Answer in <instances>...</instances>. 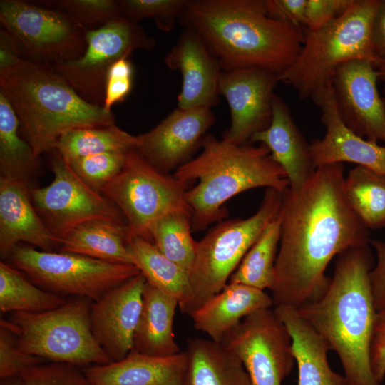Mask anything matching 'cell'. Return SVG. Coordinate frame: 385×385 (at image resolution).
Returning a JSON list of instances; mask_svg holds the SVG:
<instances>
[{
  "label": "cell",
  "instance_id": "40",
  "mask_svg": "<svg viewBox=\"0 0 385 385\" xmlns=\"http://www.w3.org/2000/svg\"><path fill=\"white\" fill-rule=\"evenodd\" d=\"M46 361L21 350L15 333L5 319L0 322V378L18 377L23 372Z\"/></svg>",
  "mask_w": 385,
  "mask_h": 385
},
{
  "label": "cell",
  "instance_id": "31",
  "mask_svg": "<svg viewBox=\"0 0 385 385\" xmlns=\"http://www.w3.org/2000/svg\"><path fill=\"white\" fill-rule=\"evenodd\" d=\"M281 236V217L270 221L231 275L229 283L271 289Z\"/></svg>",
  "mask_w": 385,
  "mask_h": 385
},
{
  "label": "cell",
  "instance_id": "22",
  "mask_svg": "<svg viewBox=\"0 0 385 385\" xmlns=\"http://www.w3.org/2000/svg\"><path fill=\"white\" fill-rule=\"evenodd\" d=\"M266 146L273 160L283 169L294 190H299L316 169L309 145L294 123L285 102L274 96L270 125L255 134L250 143Z\"/></svg>",
  "mask_w": 385,
  "mask_h": 385
},
{
  "label": "cell",
  "instance_id": "43",
  "mask_svg": "<svg viewBox=\"0 0 385 385\" xmlns=\"http://www.w3.org/2000/svg\"><path fill=\"white\" fill-rule=\"evenodd\" d=\"M369 354L373 375L381 384L385 377V297L376 309Z\"/></svg>",
  "mask_w": 385,
  "mask_h": 385
},
{
  "label": "cell",
  "instance_id": "16",
  "mask_svg": "<svg viewBox=\"0 0 385 385\" xmlns=\"http://www.w3.org/2000/svg\"><path fill=\"white\" fill-rule=\"evenodd\" d=\"M378 79L371 61L353 60L337 69L332 87L343 123L362 138L385 143V100L379 93Z\"/></svg>",
  "mask_w": 385,
  "mask_h": 385
},
{
  "label": "cell",
  "instance_id": "37",
  "mask_svg": "<svg viewBox=\"0 0 385 385\" xmlns=\"http://www.w3.org/2000/svg\"><path fill=\"white\" fill-rule=\"evenodd\" d=\"M43 4L65 12L86 31L99 29L123 16L118 1L114 0H57Z\"/></svg>",
  "mask_w": 385,
  "mask_h": 385
},
{
  "label": "cell",
  "instance_id": "50",
  "mask_svg": "<svg viewBox=\"0 0 385 385\" xmlns=\"http://www.w3.org/2000/svg\"></svg>",
  "mask_w": 385,
  "mask_h": 385
},
{
  "label": "cell",
  "instance_id": "30",
  "mask_svg": "<svg viewBox=\"0 0 385 385\" xmlns=\"http://www.w3.org/2000/svg\"><path fill=\"white\" fill-rule=\"evenodd\" d=\"M128 246L134 265L148 283L177 299L179 306L188 299L190 293L189 273L184 268L144 238L136 237Z\"/></svg>",
  "mask_w": 385,
  "mask_h": 385
},
{
  "label": "cell",
  "instance_id": "44",
  "mask_svg": "<svg viewBox=\"0 0 385 385\" xmlns=\"http://www.w3.org/2000/svg\"><path fill=\"white\" fill-rule=\"evenodd\" d=\"M307 0H267V9L271 18L302 28Z\"/></svg>",
  "mask_w": 385,
  "mask_h": 385
},
{
  "label": "cell",
  "instance_id": "35",
  "mask_svg": "<svg viewBox=\"0 0 385 385\" xmlns=\"http://www.w3.org/2000/svg\"><path fill=\"white\" fill-rule=\"evenodd\" d=\"M192 216L185 212H171L155 222L150 229L152 242L158 250L188 273L197 245L192 236Z\"/></svg>",
  "mask_w": 385,
  "mask_h": 385
},
{
  "label": "cell",
  "instance_id": "17",
  "mask_svg": "<svg viewBox=\"0 0 385 385\" xmlns=\"http://www.w3.org/2000/svg\"><path fill=\"white\" fill-rule=\"evenodd\" d=\"M215 123L210 108H177L153 129L136 135L134 150L155 169L169 174L192 159Z\"/></svg>",
  "mask_w": 385,
  "mask_h": 385
},
{
  "label": "cell",
  "instance_id": "34",
  "mask_svg": "<svg viewBox=\"0 0 385 385\" xmlns=\"http://www.w3.org/2000/svg\"><path fill=\"white\" fill-rule=\"evenodd\" d=\"M61 295L33 283L21 271L0 262V310L1 312H43L66 302Z\"/></svg>",
  "mask_w": 385,
  "mask_h": 385
},
{
  "label": "cell",
  "instance_id": "39",
  "mask_svg": "<svg viewBox=\"0 0 385 385\" xmlns=\"http://www.w3.org/2000/svg\"><path fill=\"white\" fill-rule=\"evenodd\" d=\"M19 385H91L84 371L62 362L42 363L18 376Z\"/></svg>",
  "mask_w": 385,
  "mask_h": 385
},
{
  "label": "cell",
  "instance_id": "26",
  "mask_svg": "<svg viewBox=\"0 0 385 385\" xmlns=\"http://www.w3.org/2000/svg\"><path fill=\"white\" fill-rule=\"evenodd\" d=\"M178 307L177 299L146 282L132 351L157 357L170 356L180 352L173 334V322Z\"/></svg>",
  "mask_w": 385,
  "mask_h": 385
},
{
  "label": "cell",
  "instance_id": "19",
  "mask_svg": "<svg viewBox=\"0 0 385 385\" xmlns=\"http://www.w3.org/2000/svg\"><path fill=\"white\" fill-rule=\"evenodd\" d=\"M311 98L320 108L321 120L326 128L324 137L309 145L315 168L346 162L385 174V146L358 135L343 123L337 111L332 85Z\"/></svg>",
  "mask_w": 385,
  "mask_h": 385
},
{
  "label": "cell",
  "instance_id": "1",
  "mask_svg": "<svg viewBox=\"0 0 385 385\" xmlns=\"http://www.w3.org/2000/svg\"><path fill=\"white\" fill-rule=\"evenodd\" d=\"M343 163L318 166L298 190L282 193L281 236L270 289L274 307L297 309L321 298L326 270L344 250L370 243L369 229L344 193Z\"/></svg>",
  "mask_w": 385,
  "mask_h": 385
},
{
  "label": "cell",
  "instance_id": "28",
  "mask_svg": "<svg viewBox=\"0 0 385 385\" xmlns=\"http://www.w3.org/2000/svg\"><path fill=\"white\" fill-rule=\"evenodd\" d=\"M127 224L93 220L77 226L61 240L60 251L113 264L134 265L128 249Z\"/></svg>",
  "mask_w": 385,
  "mask_h": 385
},
{
  "label": "cell",
  "instance_id": "8",
  "mask_svg": "<svg viewBox=\"0 0 385 385\" xmlns=\"http://www.w3.org/2000/svg\"><path fill=\"white\" fill-rule=\"evenodd\" d=\"M88 299L78 297L43 312H13L7 325L24 352L51 362L101 365L110 360L95 339Z\"/></svg>",
  "mask_w": 385,
  "mask_h": 385
},
{
  "label": "cell",
  "instance_id": "47",
  "mask_svg": "<svg viewBox=\"0 0 385 385\" xmlns=\"http://www.w3.org/2000/svg\"><path fill=\"white\" fill-rule=\"evenodd\" d=\"M371 40L373 48L377 58H385V0H381L376 14Z\"/></svg>",
  "mask_w": 385,
  "mask_h": 385
},
{
  "label": "cell",
  "instance_id": "38",
  "mask_svg": "<svg viewBox=\"0 0 385 385\" xmlns=\"http://www.w3.org/2000/svg\"><path fill=\"white\" fill-rule=\"evenodd\" d=\"M188 0H119L121 14L138 23L152 18L161 31H170L180 21Z\"/></svg>",
  "mask_w": 385,
  "mask_h": 385
},
{
  "label": "cell",
  "instance_id": "2",
  "mask_svg": "<svg viewBox=\"0 0 385 385\" xmlns=\"http://www.w3.org/2000/svg\"><path fill=\"white\" fill-rule=\"evenodd\" d=\"M179 21L198 34L222 71L259 68L279 77L304 41L302 28L269 16L267 0H188Z\"/></svg>",
  "mask_w": 385,
  "mask_h": 385
},
{
  "label": "cell",
  "instance_id": "49",
  "mask_svg": "<svg viewBox=\"0 0 385 385\" xmlns=\"http://www.w3.org/2000/svg\"><path fill=\"white\" fill-rule=\"evenodd\" d=\"M0 385H19L18 377L1 379Z\"/></svg>",
  "mask_w": 385,
  "mask_h": 385
},
{
  "label": "cell",
  "instance_id": "20",
  "mask_svg": "<svg viewBox=\"0 0 385 385\" xmlns=\"http://www.w3.org/2000/svg\"><path fill=\"white\" fill-rule=\"evenodd\" d=\"M167 67L180 71L183 84L178 108H210L219 102L220 65L194 30L184 27L176 43L164 59Z\"/></svg>",
  "mask_w": 385,
  "mask_h": 385
},
{
  "label": "cell",
  "instance_id": "45",
  "mask_svg": "<svg viewBox=\"0 0 385 385\" xmlns=\"http://www.w3.org/2000/svg\"><path fill=\"white\" fill-rule=\"evenodd\" d=\"M376 252V262L369 273V279L376 309L385 297V242L371 240Z\"/></svg>",
  "mask_w": 385,
  "mask_h": 385
},
{
  "label": "cell",
  "instance_id": "14",
  "mask_svg": "<svg viewBox=\"0 0 385 385\" xmlns=\"http://www.w3.org/2000/svg\"><path fill=\"white\" fill-rule=\"evenodd\" d=\"M222 344L241 360L252 385H282L295 361L292 337L273 308L243 319Z\"/></svg>",
  "mask_w": 385,
  "mask_h": 385
},
{
  "label": "cell",
  "instance_id": "29",
  "mask_svg": "<svg viewBox=\"0 0 385 385\" xmlns=\"http://www.w3.org/2000/svg\"><path fill=\"white\" fill-rule=\"evenodd\" d=\"M38 158L21 136L17 115L0 90V177L33 188L31 181L38 170Z\"/></svg>",
  "mask_w": 385,
  "mask_h": 385
},
{
  "label": "cell",
  "instance_id": "21",
  "mask_svg": "<svg viewBox=\"0 0 385 385\" xmlns=\"http://www.w3.org/2000/svg\"><path fill=\"white\" fill-rule=\"evenodd\" d=\"M29 189L22 182L0 177V255L4 259L20 242L47 252L60 245L36 210Z\"/></svg>",
  "mask_w": 385,
  "mask_h": 385
},
{
  "label": "cell",
  "instance_id": "18",
  "mask_svg": "<svg viewBox=\"0 0 385 385\" xmlns=\"http://www.w3.org/2000/svg\"><path fill=\"white\" fill-rule=\"evenodd\" d=\"M145 282L140 273L91 303L92 333L111 362L122 360L132 351Z\"/></svg>",
  "mask_w": 385,
  "mask_h": 385
},
{
  "label": "cell",
  "instance_id": "7",
  "mask_svg": "<svg viewBox=\"0 0 385 385\" xmlns=\"http://www.w3.org/2000/svg\"><path fill=\"white\" fill-rule=\"evenodd\" d=\"M282 193L267 188L257 211L245 219L221 220L197 242L189 272L190 293L179 306L190 315L226 285L242 258L281 210Z\"/></svg>",
  "mask_w": 385,
  "mask_h": 385
},
{
  "label": "cell",
  "instance_id": "36",
  "mask_svg": "<svg viewBox=\"0 0 385 385\" xmlns=\"http://www.w3.org/2000/svg\"><path fill=\"white\" fill-rule=\"evenodd\" d=\"M128 152L103 153L67 163L83 183L101 193L105 186L123 168Z\"/></svg>",
  "mask_w": 385,
  "mask_h": 385
},
{
  "label": "cell",
  "instance_id": "10",
  "mask_svg": "<svg viewBox=\"0 0 385 385\" xmlns=\"http://www.w3.org/2000/svg\"><path fill=\"white\" fill-rule=\"evenodd\" d=\"M38 287L58 295L96 301L140 273L134 265L109 263L89 257L17 245L9 257Z\"/></svg>",
  "mask_w": 385,
  "mask_h": 385
},
{
  "label": "cell",
  "instance_id": "48",
  "mask_svg": "<svg viewBox=\"0 0 385 385\" xmlns=\"http://www.w3.org/2000/svg\"><path fill=\"white\" fill-rule=\"evenodd\" d=\"M374 66L379 73V79L384 83V97H385V58H378Z\"/></svg>",
  "mask_w": 385,
  "mask_h": 385
},
{
  "label": "cell",
  "instance_id": "5",
  "mask_svg": "<svg viewBox=\"0 0 385 385\" xmlns=\"http://www.w3.org/2000/svg\"><path fill=\"white\" fill-rule=\"evenodd\" d=\"M21 136L36 155L54 150L58 138L78 128L115 125V116L81 97L49 65L25 59L0 78Z\"/></svg>",
  "mask_w": 385,
  "mask_h": 385
},
{
  "label": "cell",
  "instance_id": "13",
  "mask_svg": "<svg viewBox=\"0 0 385 385\" xmlns=\"http://www.w3.org/2000/svg\"><path fill=\"white\" fill-rule=\"evenodd\" d=\"M51 166L52 182L43 188H31L29 192L36 210L60 244L68 232L86 222H125L120 210L83 183L56 152Z\"/></svg>",
  "mask_w": 385,
  "mask_h": 385
},
{
  "label": "cell",
  "instance_id": "9",
  "mask_svg": "<svg viewBox=\"0 0 385 385\" xmlns=\"http://www.w3.org/2000/svg\"><path fill=\"white\" fill-rule=\"evenodd\" d=\"M190 183L160 172L132 150L127 154L122 170L101 193L122 212L127 224L128 245L136 237L152 242L151 226L168 214L185 212L192 215L185 199Z\"/></svg>",
  "mask_w": 385,
  "mask_h": 385
},
{
  "label": "cell",
  "instance_id": "4",
  "mask_svg": "<svg viewBox=\"0 0 385 385\" xmlns=\"http://www.w3.org/2000/svg\"><path fill=\"white\" fill-rule=\"evenodd\" d=\"M200 147L196 158L173 173L179 179L199 181L185 193L193 232L222 220L227 216L224 204L237 194L261 187L283 193L289 187L284 171L262 144L237 145L207 134Z\"/></svg>",
  "mask_w": 385,
  "mask_h": 385
},
{
  "label": "cell",
  "instance_id": "15",
  "mask_svg": "<svg viewBox=\"0 0 385 385\" xmlns=\"http://www.w3.org/2000/svg\"><path fill=\"white\" fill-rule=\"evenodd\" d=\"M279 81L277 74L259 68L222 71L219 93L230 112V125L222 140L237 145L250 143L255 134L270 125L274 90Z\"/></svg>",
  "mask_w": 385,
  "mask_h": 385
},
{
  "label": "cell",
  "instance_id": "27",
  "mask_svg": "<svg viewBox=\"0 0 385 385\" xmlns=\"http://www.w3.org/2000/svg\"><path fill=\"white\" fill-rule=\"evenodd\" d=\"M183 385H252L241 360L222 343L190 339Z\"/></svg>",
  "mask_w": 385,
  "mask_h": 385
},
{
  "label": "cell",
  "instance_id": "11",
  "mask_svg": "<svg viewBox=\"0 0 385 385\" xmlns=\"http://www.w3.org/2000/svg\"><path fill=\"white\" fill-rule=\"evenodd\" d=\"M43 5L1 0L0 21L28 60L51 65L80 58L87 31L65 12Z\"/></svg>",
  "mask_w": 385,
  "mask_h": 385
},
{
  "label": "cell",
  "instance_id": "32",
  "mask_svg": "<svg viewBox=\"0 0 385 385\" xmlns=\"http://www.w3.org/2000/svg\"><path fill=\"white\" fill-rule=\"evenodd\" d=\"M136 135L115 125L75 128L63 133L54 150L66 162L108 152L134 150Z\"/></svg>",
  "mask_w": 385,
  "mask_h": 385
},
{
  "label": "cell",
  "instance_id": "24",
  "mask_svg": "<svg viewBox=\"0 0 385 385\" xmlns=\"http://www.w3.org/2000/svg\"><path fill=\"white\" fill-rule=\"evenodd\" d=\"M274 307L265 291L242 284L228 283L189 316L194 328L222 343L225 335L243 319L257 311Z\"/></svg>",
  "mask_w": 385,
  "mask_h": 385
},
{
  "label": "cell",
  "instance_id": "33",
  "mask_svg": "<svg viewBox=\"0 0 385 385\" xmlns=\"http://www.w3.org/2000/svg\"><path fill=\"white\" fill-rule=\"evenodd\" d=\"M344 188L350 207L369 229L385 227V174L357 165Z\"/></svg>",
  "mask_w": 385,
  "mask_h": 385
},
{
  "label": "cell",
  "instance_id": "3",
  "mask_svg": "<svg viewBox=\"0 0 385 385\" xmlns=\"http://www.w3.org/2000/svg\"><path fill=\"white\" fill-rule=\"evenodd\" d=\"M374 265L369 245L344 250L323 296L296 309L336 351L347 385H381L371 371L369 354L376 313L369 279Z\"/></svg>",
  "mask_w": 385,
  "mask_h": 385
},
{
  "label": "cell",
  "instance_id": "41",
  "mask_svg": "<svg viewBox=\"0 0 385 385\" xmlns=\"http://www.w3.org/2000/svg\"><path fill=\"white\" fill-rule=\"evenodd\" d=\"M133 67L129 58H121L108 69L105 84L103 108L111 112L113 105L123 102L133 87Z\"/></svg>",
  "mask_w": 385,
  "mask_h": 385
},
{
  "label": "cell",
  "instance_id": "12",
  "mask_svg": "<svg viewBox=\"0 0 385 385\" xmlns=\"http://www.w3.org/2000/svg\"><path fill=\"white\" fill-rule=\"evenodd\" d=\"M86 49L80 58L49 65L87 101L103 107L106 74L117 61L136 50L156 45L138 23L123 16L86 34Z\"/></svg>",
  "mask_w": 385,
  "mask_h": 385
},
{
  "label": "cell",
  "instance_id": "6",
  "mask_svg": "<svg viewBox=\"0 0 385 385\" xmlns=\"http://www.w3.org/2000/svg\"><path fill=\"white\" fill-rule=\"evenodd\" d=\"M381 0H354L330 23L316 31L304 29V41L292 66L279 81L292 86L301 98H312L332 85L337 69L358 59L376 62L371 34Z\"/></svg>",
  "mask_w": 385,
  "mask_h": 385
},
{
  "label": "cell",
  "instance_id": "25",
  "mask_svg": "<svg viewBox=\"0 0 385 385\" xmlns=\"http://www.w3.org/2000/svg\"><path fill=\"white\" fill-rule=\"evenodd\" d=\"M292 340L298 368V385H347L344 376L334 371L328 361L330 349L323 338L294 307H273Z\"/></svg>",
  "mask_w": 385,
  "mask_h": 385
},
{
  "label": "cell",
  "instance_id": "42",
  "mask_svg": "<svg viewBox=\"0 0 385 385\" xmlns=\"http://www.w3.org/2000/svg\"><path fill=\"white\" fill-rule=\"evenodd\" d=\"M354 0H307L304 26L316 31L342 14Z\"/></svg>",
  "mask_w": 385,
  "mask_h": 385
},
{
  "label": "cell",
  "instance_id": "23",
  "mask_svg": "<svg viewBox=\"0 0 385 385\" xmlns=\"http://www.w3.org/2000/svg\"><path fill=\"white\" fill-rule=\"evenodd\" d=\"M185 351L165 357L131 351L124 359L84 371L91 385H183Z\"/></svg>",
  "mask_w": 385,
  "mask_h": 385
},
{
  "label": "cell",
  "instance_id": "46",
  "mask_svg": "<svg viewBox=\"0 0 385 385\" xmlns=\"http://www.w3.org/2000/svg\"><path fill=\"white\" fill-rule=\"evenodd\" d=\"M25 60L14 37L6 30L0 31V78L11 73Z\"/></svg>",
  "mask_w": 385,
  "mask_h": 385
}]
</instances>
